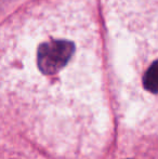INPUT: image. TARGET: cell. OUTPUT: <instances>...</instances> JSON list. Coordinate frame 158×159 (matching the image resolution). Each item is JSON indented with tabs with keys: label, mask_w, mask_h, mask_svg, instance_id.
<instances>
[{
	"label": "cell",
	"mask_w": 158,
	"mask_h": 159,
	"mask_svg": "<svg viewBox=\"0 0 158 159\" xmlns=\"http://www.w3.org/2000/svg\"><path fill=\"white\" fill-rule=\"evenodd\" d=\"M75 52V43L63 38L43 41L37 52V65L43 74H54L67 65Z\"/></svg>",
	"instance_id": "6da1fadb"
},
{
	"label": "cell",
	"mask_w": 158,
	"mask_h": 159,
	"mask_svg": "<svg viewBox=\"0 0 158 159\" xmlns=\"http://www.w3.org/2000/svg\"><path fill=\"white\" fill-rule=\"evenodd\" d=\"M144 88L152 93H158V60L148 67L143 77Z\"/></svg>",
	"instance_id": "7a4b0ae2"
}]
</instances>
